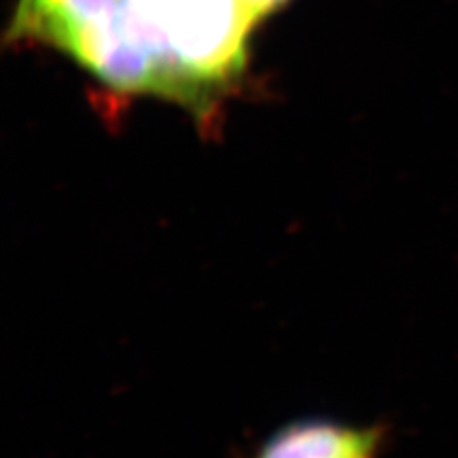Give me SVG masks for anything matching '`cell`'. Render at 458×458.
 <instances>
[{"label":"cell","mask_w":458,"mask_h":458,"mask_svg":"<svg viewBox=\"0 0 458 458\" xmlns=\"http://www.w3.org/2000/svg\"><path fill=\"white\" fill-rule=\"evenodd\" d=\"M378 428L308 416L276 428L248 458H378Z\"/></svg>","instance_id":"6da1fadb"},{"label":"cell","mask_w":458,"mask_h":458,"mask_svg":"<svg viewBox=\"0 0 458 458\" xmlns=\"http://www.w3.org/2000/svg\"><path fill=\"white\" fill-rule=\"evenodd\" d=\"M245 2L255 17L260 21L262 17L268 16L272 11H276L285 0H245Z\"/></svg>","instance_id":"7a4b0ae2"}]
</instances>
